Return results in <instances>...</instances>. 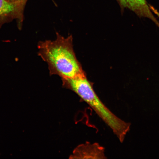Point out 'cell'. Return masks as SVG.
Here are the masks:
<instances>
[{
    "label": "cell",
    "instance_id": "6da1fadb",
    "mask_svg": "<svg viewBox=\"0 0 159 159\" xmlns=\"http://www.w3.org/2000/svg\"><path fill=\"white\" fill-rule=\"evenodd\" d=\"M72 35L64 37L57 33L54 40L39 42L38 55L48 65L50 75L71 79L85 74L73 47Z\"/></svg>",
    "mask_w": 159,
    "mask_h": 159
},
{
    "label": "cell",
    "instance_id": "7a4b0ae2",
    "mask_svg": "<svg viewBox=\"0 0 159 159\" xmlns=\"http://www.w3.org/2000/svg\"><path fill=\"white\" fill-rule=\"evenodd\" d=\"M63 86L78 95L94 110L98 116L112 129L121 143L124 142L131 124L118 118L105 106L93 88L92 83L86 74L71 79H61Z\"/></svg>",
    "mask_w": 159,
    "mask_h": 159
},
{
    "label": "cell",
    "instance_id": "3957f363",
    "mask_svg": "<svg viewBox=\"0 0 159 159\" xmlns=\"http://www.w3.org/2000/svg\"><path fill=\"white\" fill-rule=\"evenodd\" d=\"M25 5L23 3L0 0V29L5 24L16 20L18 28L21 30L24 21Z\"/></svg>",
    "mask_w": 159,
    "mask_h": 159
},
{
    "label": "cell",
    "instance_id": "277c9868",
    "mask_svg": "<svg viewBox=\"0 0 159 159\" xmlns=\"http://www.w3.org/2000/svg\"><path fill=\"white\" fill-rule=\"evenodd\" d=\"M70 159H106L105 148L98 143L86 142L75 148Z\"/></svg>",
    "mask_w": 159,
    "mask_h": 159
},
{
    "label": "cell",
    "instance_id": "5b68a950",
    "mask_svg": "<svg viewBox=\"0 0 159 159\" xmlns=\"http://www.w3.org/2000/svg\"><path fill=\"white\" fill-rule=\"evenodd\" d=\"M121 9H128L140 17L147 18L159 25V22L153 14L150 6L146 0H117Z\"/></svg>",
    "mask_w": 159,
    "mask_h": 159
},
{
    "label": "cell",
    "instance_id": "8992f818",
    "mask_svg": "<svg viewBox=\"0 0 159 159\" xmlns=\"http://www.w3.org/2000/svg\"><path fill=\"white\" fill-rule=\"evenodd\" d=\"M11 2H17L25 3L26 0H7Z\"/></svg>",
    "mask_w": 159,
    "mask_h": 159
},
{
    "label": "cell",
    "instance_id": "52a82bcc",
    "mask_svg": "<svg viewBox=\"0 0 159 159\" xmlns=\"http://www.w3.org/2000/svg\"><path fill=\"white\" fill-rule=\"evenodd\" d=\"M152 11L155 14H156L159 18V12L157 10L154 8V7H152Z\"/></svg>",
    "mask_w": 159,
    "mask_h": 159
}]
</instances>
